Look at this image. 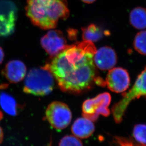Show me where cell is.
Instances as JSON below:
<instances>
[{
  "mask_svg": "<svg viewBox=\"0 0 146 146\" xmlns=\"http://www.w3.org/2000/svg\"><path fill=\"white\" fill-rule=\"evenodd\" d=\"M95 125L88 119L80 118L77 119L72 126V132L75 136L80 139H87L95 131Z\"/></svg>",
  "mask_w": 146,
  "mask_h": 146,
  "instance_id": "7c38bea8",
  "label": "cell"
},
{
  "mask_svg": "<svg viewBox=\"0 0 146 146\" xmlns=\"http://www.w3.org/2000/svg\"><path fill=\"white\" fill-rule=\"evenodd\" d=\"M18 8L10 0H0V36L6 37L14 32Z\"/></svg>",
  "mask_w": 146,
  "mask_h": 146,
  "instance_id": "52a82bcc",
  "label": "cell"
},
{
  "mask_svg": "<svg viewBox=\"0 0 146 146\" xmlns=\"http://www.w3.org/2000/svg\"><path fill=\"white\" fill-rule=\"evenodd\" d=\"M130 22L134 28L138 29L146 28V8L142 7H135L130 14Z\"/></svg>",
  "mask_w": 146,
  "mask_h": 146,
  "instance_id": "4fadbf2b",
  "label": "cell"
},
{
  "mask_svg": "<svg viewBox=\"0 0 146 146\" xmlns=\"http://www.w3.org/2000/svg\"><path fill=\"white\" fill-rule=\"evenodd\" d=\"M93 58L96 65L102 70L112 69L117 63L115 52L109 47H103L99 48L96 51Z\"/></svg>",
  "mask_w": 146,
  "mask_h": 146,
  "instance_id": "30bf717a",
  "label": "cell"
},
{
  "mask_svg": "<svg viewBox=\"0 0 146 146\" xmlns=\"http://www.w3.org/2000/svg\"><path fill=\"white\" fill-rule=\"evenodd\" d=\"M3 130L0 127V144L3 142Z\"/></svg>",
  "mask_w": 146,
  "mask_h": 146,
  "instance_id": "44dd1931",
  "label": "cell"
},
{
  "mask_svg": "<svg viewBox=\"0 0 146 146\" xmlns=\"http://www.w3.org/2000/svg\"><path fill=\"white\" fill-rule=\"evenodd\" d=\"M141 96L146 98V67L138 76L132 88L128 92L123 94V98L112 108V113L116 123H119L122 121L123 116L130 102Z\"/></svg>",
  "mask_w": 146,
  "mask_h": 146,
  "instance_id": "277c9868",
  "label": "cell"
},
{
  "mask_svg": "<svg viewBox=\"0 0 146 146\" xmlns=\"http://www.w3.org/2000/svg\"><path fill=\"white\" fill-rule=\"evenodd\" d=\"M82 38L84 41L95 42L100 40L103 36L101 28L95 24H91L87 27L82 28Z\"/></svg>",
  "mask_w": 146,
  "mask_h": 146,
  "instance_id": "9a60e30c",
  "label": "cell"
},
{
  "mask_svg": "<svg viewBox=\"0 0 146 146\" xmlns=\"http://www.w3.org/2000/svg\"><path fill=\"white\" fill-rule=\"evenodd\" d=\"M96 51L90 41L68 46L44 67L52 74L62 91L81 92L91 87L95 80L93 58Z\"/></svg>",
  "mask_w": 146,
  "mask_h": 146,
  "instance_id": "6da1fadb",
  "label": "cell"
},
{
  "mask_svg": "<svg viewBox=\"0 0 146 146\" xmlns=\"http://www.w3.org/2000/svg\"><path fill=\"white\" fill-rule=\"evenodd\" d=\"M133 136L137 142L146 145V124L136 125L133 130Z\"/></svg>",
  "mask_w": 146,
  "mask_h": 146,
  "instance_id": "e0dca14e",
  "label": "cell"
},
{
  "mask_svg": "<svg viewBox=\"0 0 146 146\" xmlns=\"http://www.w3.org/2000/svg\"><path fill=\"white\" fill-rule=\"evenodd\" d=\"M46 118L53 128L60 131L66 128L70 123L72 113L65 103L55 101L48 106Z\"/></svg>",
  "mask_w": 146,
  "mask_h": 146,
  "instance_id": "8992f818",
  "label": "cell"
},
{
  "mask_svg": "<svg viewBox=\"0 0 146 146\" xmlns=\"http://www.w3.org/2000/svg\"><path fill=\"white\" fill-rule=\"evenodd\" d=\"M134 48L140 54L146 55V30L139 32L135 36Z\"/></svg>",
  "mask_w": 146,
  "mask_h": 146,
  "instance_id": "2e32d148",
  "label": "cell"
},
{
  "mask_svg": "<svg viewBox=\"0 0 146 146\" xmlns=\"http://www.w3.org/2000/svg\"><path fill=\"white\" fill-rule=\"evenodd\" d=\"M59 146H83L79 138L72 135H67L61 139Z\"/></svg>",
  "mask_w": 146,
  "mask_h": 146,
  "instance_id": "d6986e66",
  "label": "cell"
},
{
  "mask_svg": "<svg viewBox=\"0 0 146 146\" xmlns=\"http://www.w3.org/2000/svg\"><path fill=\"white\" fill-rule=\"evenodd\" d=\"M4 54L3 49L0 47V65L2 63L3 59H4Z\"/></svg>",
  "mask_w": 146,
  "mask_h": 146,
  "instance_id": "ffe728a7",
  "label": "cell"
},
{
  "mask_svg": "<svg viewBox=\"0 0 146 146\" xmlns=\"http://www.w3.org/2000/svg\"><path fill=\"white\" fill-rule=\"evenodd\" d=\"M83 3H87V4H91L92 3H94L96 0H80Z\"/></svg>",
  "mask_w": 146,
  "mask_h": 146,
  "instance_id": "7402d4cb",
  "label": "cell"
},
{
  "mask_svg": "<svg viewBox=\"0 0 146 146\" xmlns=\"http://www.w3.org/2000/svg\"><path fill=\"white\" fill-rule=\"evenodd\" d=\"M106 84L112 92L117 93L124 92L130 86L129 73L123 68L111 69L106 76Z\"/></svg>",
  "mask_w": 146,
  "mask_h": 146,
  "instance_id": "9c48e42d",
  "label": "cell"
},
{
  "mask_svg": "<svg viewBox=\"0 0 146 146\" xmlns=\"http://www.w3.org/2000/svg\"><path fill=\"white\" fill-rule=\"evenodd\" d=\"M26 72V66L23 62L13 60L6 65L2 74L11 83H18L23 79Z\"/></svg>",
  "mask_w": 146,
  "mask_h": 146,
  "instance_id": "8fae6325",
  "label": "cell"
},
{
  "mask_svg": "<svg viewBox=\"0 0 146 146\" xmlns=\"http://www.w3.org/2000/svg\"><path fill=\"white\" fill-rule=\"evenodd\" d=\"M111 97L108 92L100 94L92 99L86 100L82 105L83 116L92 121H96L100 115L108 117L110 114L108 106Z\"/></svg>",
  "mask_w": 146,
  "mask_h": 146,
  "instance_id": "5b68a950",
  "label": "cell"
},
{
  "mask_svg": "<svg viewBox=\"0 0 146 146\" xmlns=\"http://www.w3.org/2000/svg\"><path fill=\"white\" fill-rule=\"evenodd\" d=\"M25 11L33 25L43 29H54L70 16L67 0H27Z\"/></svg>",
  "mask_w": 146,
  "mask_h": 146,
  "instance_id": "7a4b0ae2",
  "label": "cell"
},
{
  "mask_svg": "<svg viewBox=\"0 0 146 146\" xmlns=\"http://www.w3.org/2000/svg\"><path fill=\"white\" fill-rule=\"evenodd\" d=\"M0 105L6 113L12 116L18 115L21 108L13 97L4 92L0 94Z\"/></svg>",
  "mask_w": 146,
  "mask_h": 146,
  "instance_id": "5bb4252c",
  "label": "cell"
},
{
  "mask_svg": "<svg viewBox=\"0 0 146 146\" xmlns=\"http://www.w3.org/2000/svg\"><path fill=\"white\" fill-rule=\"evenodd\" d=\"M111 146H146V145L138 143L132 138L114 136L112 141Z\"/></svg>",
  "mask_w": 146,
  "mask_h": 146,
  "instance_id": "ac0fdd59",
  "label": "cell"
},
{
  "mask_svg": "<svg viewBox=\"0 0 146 146\" xmlns=\"http://www.w3.org/2000/svg\"><path fill=\"white\" fill-rule=\"evenodd\" d=\"M41 44L51 58H54L67 48L66 39L60 30L51 29L41 39Z\"/></svg>",
  "mask_w": 146,
  "mask_h": 146,
  "instance_id": "ba28073f",
  "label": "cell"
},
{
  "mask_svg": "<svg viewBox=\"0 0 146 146\" xmlns=\"http://www.w3.org/2000/svg\"><path fill=\"white\" fill-rule=\"evenodd\" d=\"M54 86L52 74L45 67L31 69L25 79L23 91L36 96H45L50 94Z\"/></svg>",
  "mask_w": 146,
  "mask_h": 146,
  "instance_id": "3957f363",
  "label": "cell"
}]
</instances>
